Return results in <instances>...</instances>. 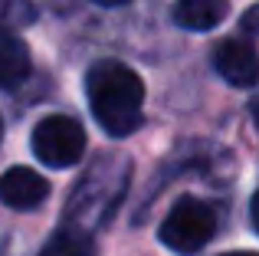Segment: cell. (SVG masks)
<instances>
[{"label":"cell","mask_w":259,"mask_h":256,"mask_svg":"<svg viewBox=\"0 0 259 256\" xmlns=\"http://www.w3.org/2000/svg\"><path fill=\"white\" fill-rule=\"evenodd\" d=\"M223 256H259V253H249V250H243V253H223Z\"/></svg>","instance_id":"obj_13"},{"label":"cell","mask_w":259,"mask_h":256,"mask_svg":"<svg viewBox=\"0 0 259 256\" xmlns=\"http://www.w3.org/2000/svg\"><path fill=\"white\" fill-rule=\"evenodd\" d=\"M50 197V181L33 167H10L0 174V200L13 210H33Z\"/></svg>","instance_id":"obj_5"},{"label":"cell","mask_w":259,"mask_h":256,"mask_svg":"<svg viewBox=\"0 0 259 256\" xmlns=\"http://www.w3.org/2000/svg\"><path fill=\"white\" fill-rule=\"evenodd\" d=\"M230 13V0H177L174 4V20L177 26L194 33H207L220 26Z\"/></svg>","instance_id":"obj_6"},{"label":"cell","mask_w":259,"mask_h":256,"mask_svg":"<svg viewBox=\"0 0 259 256\" xmlns=\"http://www.w3.org/2000/svg\"><path fill=\"white\" fill-rule=\"evenodd\" d=\"M0 135H4V125H0Z\"/></svg>","instance_id":"obj_14"},{"label":"cell","mask_w":259,"mask_h":256,"mask_svg":"<svg viewBox=\"0 0 259 256\" xmlns=\"http://www.w3.org/2000/svg\"><path fill=\"white\" fill-rule=\"evenodd\" d=\"M240 26H243V33H259V4H253L246 13H243Z\"/></svg>","instance_id":"obj_9"},{"label":"cell","mask_w":259,"mask_h":256,"mask_svg":"<svg viewBox=\"0 0 259 256\" xmlns=\"http://www.w3.org/2000/svg\"><path fill=\"white\" fill-rule=\"evenodd\" d=\"M33 154L46 167H72L85 151V128L69 115H46L33 128Z\"/></svg>","instance_id":"obj_3"},{"label":"cell","mask_w":259,"mask_h":256,"mask_svg":"<svg viewBox=\"0 0 259 256\" xmlns=\"http://www.w3.org/2000/svg\"><path fill=\"white\" fill-rule=\"evenodd\" d=\"M249 217H253V227H256V233H259V191L253 194V204H249Z\"/></svg>","instance_id":"obj_10"},{"label":"cell","mask_w":259,"mask_h":256,"mask_svg":"<svg viewBox=\"0 0 259 256\" xmlns=\"http://www.w3.org/2000/svg\"><path fill=\"white\" fill-rule=\"evenodd\" d=\"M30 76V50L23 39L0 30V89H13Z\"/></svg>","instance_id":"obj_7"},{"label":"cell","mask_w":259,"mask_h":256,"mask_svg":"<svg viewBox=\"0 0 259 256\" xmlns=\"http://www.w3.org/2000/svg\"><path fill=\"white\" fill-rule=\"evenodd\" d=\"M85 96L95 122L115 138H125L141 125L145 82L118 59H102L85 72Z\"/></svg>","instance_id":"obj_1"},{"label":"cell","mask_w":259,"mask_h":256,"mask_svg":"<svg viewBox=\"0 0 259 256\" xmlns=\"http://www.w3.org/2000/svg\"><path fill=\"white\" fill-rule=\"evenodd\" d=\"M99 7H121V4H128V0H95Z\"/></svg>","instance_id":"obj_12"},{"label":"cell","mask_w":259,"mask_h":256,"mask_svg":"<svg viewBox=\"0 0 259 256\" xmlns=\"http://www.w3.org/2000/svg\"><path fill=\"white\" fill-rule=\"evenodd\" d=\"M217 233V214L210 204L197 197H184L171 207V214L161 224V243L174 253H197L200 246L210 243Z\"/></svg>","instance_id":"obj_2"},{"label":"cell","mask_w":259,"mask_h":256,"mask_svg":"<svg viewBox=\"0 0 259 256\" xmlns=\"http://www.w3.org/2000/svg\"><path fill=\"white\" fill-rule=\"evenodd\" d=\"M213 66L230 86H240V89H253L259 82V53L246 39H223L213 50Z\"/></svg>","instance_id":"obj_4"},{"label":"cell","mask_w":259,"mask_h":256,"mask_svg":"<svg viewBox=\"0 0 259 256\" xmlns=\"http://www.w3.org/2000/svg\"><path fill=\"white\" fill-rule=\"evenodd\" d=\"M249 112H253V122H256V128H259V96L253 99V105H249Z\"/></svg>","instance_id":"obj_11"},{"label":"cell","mask_w":259,"mask_h":256,"mask_svg":"<svg viewBox=\"0 0 259 256\" xmlns=\"http://www.w3.org/2000/svg\"><path fill=\"white\" fill-rule=\"evenodd\" d=\"M39 256H95V243L85 230H69L66 227L39 250Z\"/></svg>","instance_id":"obj_8"}]
</instances>
